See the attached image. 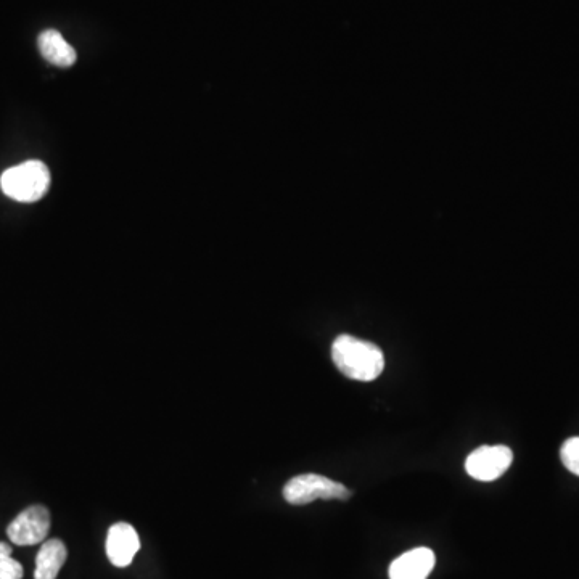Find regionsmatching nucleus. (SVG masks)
I'll list each match as a JSON object with an SVG mask.
<instances>
[{
    "instance_id": "nucleus-1",
    "label": "nucleus",
    "mask_w": 579,
    "mask_h": 579,
    "mask_svg": "<svg viewBox=\"0 0 579 579\" xmlns=\"http://www.w3.org/2000/svg\"><path fill=\"white\" fill-rule=\"evenodd\" d=\"M332 359L341 374L358 382H374L385 369L382 350L351 335H340L333 341Z\"/></svg>"
},
{
    "instance_id": "nucleus-2",
    "label": "nucleus",
    "mask_w": 579,
    "mask_h": 579,
    "mask_svg": "<svg viewBox=\"0 0 579 579\" xmlns=\"http://www.w3.org/2000/svg\"><path fill=\"white\" fill-rule=\"evenodd\" d=\"M0 187L15 202H39L50 187L49 168L37 160L13 166L0 177Z\"/></svg>"
},
{
    "instance_id": "nucleus-3",
    "label": "nucleus",
    "mask_w": 579,
    "mask_h": 579,
    "mask_svg": "<svg viewBox=\"0 0 579 579\" xmlns=\"http://www.w3.org/2000/svg\"><path fill=\"white\" fill-rule=\"evenodd\" d=\"M351 496L353 493L345 485L316 473H304L293 477L284 486L285 501L292 506H306L317 499L348 501Z\"/></svg>"
},
{
    "instance_id": "nucleus-4",
    "label": "nucleus",
    "mask_w": 579,
    "mask_h": 579,
    "mask_svg": "<svg viewBox=\"0 0 579 579\" xmlns=\"http://www.w3.org/2000/svg\"><path fill=\"white\" fill-rule=\"evenodd\" d=\"M514 454L507 446H481L467 457L465 470L478 481H494L509 470Z\"/></svg>"
},
{
    "instance_id": "nucleus-5",
    "label": "nucleus",
    "mask_w": 579,
    "mask_h": 579,
    "mask_svg": "<svg viewBox=\"0 0 579 579\" xmlns=\"http://www.w3.org/2000/svg\"><path fill=\"white\" fill-rule=\"evenodd\" d=\"M50 531V514L44 506L23 510L7 528L10 541L18 546H36L44 543Z\"/></svg>"
},
{
    "instance_id": "nucleus-6",
    "label": "nucleus",
    "mask_w": 579,
    "mask_h": 579,
    "mask_svg": "<svg viewBox=\"0 0 579 579\" xmlns=\"http://www.w3.org/2000/svg\"><path fill=\"white\" fill-rule=\"evenodd\" d=\"M140 549L139 534L129 523H116L108 530L107 555L115 567L126 568L131 565Z\"/></svg>"
},
{
    "instance_id": "nucleus-7",
    "label": "nucleus",
    "mask_w": 579,
    "mask_h": 579,
    "mask_svg": "<svg viewBox=\"0 0 579 579\" xmlns=\"http://www.w3.org/2000/svg\"><path fill=\"white\" fill-rule=\"evenodd\" d=\"M435 568V552L428 547H417L391 563L390 579H427Z\"/></svg>"
},
{
    "instance_id": "nucleus-8",
    "label": "nucleus",
    "mask_w": 579,
    "mask_h": 579,
    "mask_svg": "<svg viewBox=\"0 0 579 579\" xmlns=\"http://www.w3.org/2000/svg\"><path fill=\"white\" fill-rule=\"evenodd\" d=\"M37 46L47 62L60 66V68H68L78 60V54H76L74 47L68 44L65 37L55 29H47L41 33L37 39Z\"/></svg>"
},
{
    "instance_id": "nucleus-9",
    "label": "nucleus",
    "mask_w": 579,
    "mask_h": 579,
    "mask_svg": "<svg viewBox=\"0 0 579 579\" xmlns=\"http://www.w3.org/2000/svg\"><path fill=\"white\" fill-rule=\"evenodd\" d=\"M68 551L60 539H49L37 552L34 579H57L58 573L65 565Z\"/></svg>"
},
{
    "instance_id": "nucleus-10",
    "label": "nucleus",
    "mask_w": 579,
    "mask_h": 579,
    "mask_svg": "<svg viewBox=\"0 0 579 579\" xmlns=\"http://www.w3.org/2000/svg\"><path fill=\"white\" fill-rule=\"evenodd\" d=\"M23 578L21 563L12 557V547L7 543H0V579Z\"/></svg>"
},
{
    "instance_id": "nucleus-11",
    "label": "nucleus",
    "mask_w": 579,
    "mask_h": 579,
    "mask_svg": "<svg viewBox=\"0 0 579 579\" xmlns=\"http://www.w3.org/2000/svg\"><path fill=\"white\" fill-rule=\"evenodd\" d=\"M560 457L562 462L571 473H575L579 477V436L570 438V440L563 443L560 449Z\"/></svg>"
}]
</instances>
